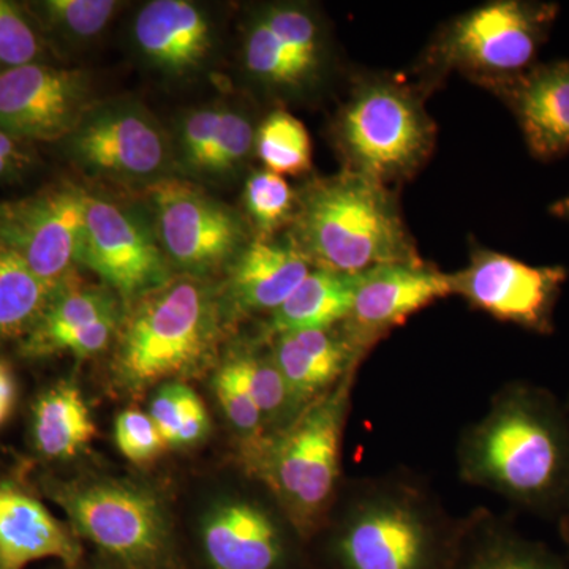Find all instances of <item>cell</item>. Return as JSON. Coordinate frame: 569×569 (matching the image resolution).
Returning a JSON list of instances; mask_svg holds the SVG:
<instances>
[{
    "label": "cell",
    "instance_id": "obj_8",
    "mask_svg": "<svg viewBox=\"0 0 569 569\" xmlns=\"http://www.w3.org/2000/svg\"><path fill=\"white\" fill-rule=\"evenodd\" d=\"M50 496L89 539L123 569H170L171 535L159 498L119 479L56 482Z\"/></svg>",
    "mask_w": 569,
    "mask_h": 569
},
{
    "label": "cell",
    "instance_id": "obj_30",
    "mask_svg": "<svg viewBox=\"0 0 569 569\" xmlns=\"http://www.w3.org/2000/svg\"><path fill=\"white\" fill-rule=\"evenodd\" d=\"M242 358L250 391L263 417L266 436L274 437L301 413L295 407L290 389L284 383L269 346L242 348Z\"/></svg>",
    "mask_w": 569,
    "mask_h": 569
},
{
    "label": "cell",
    "instance_id": "obj_14",
    "mask_svg": "<svg viewBox=\"0 0 569 569\" xmlns=\"http://www.w3.org/2000/svg\"><path fill=\"white\" fill-rule=\"evenodd\" d=\"M274 496L223 498L201 526V546L212 569H299L307 541Z\"/></svg>",
    "mask_w": 569,
    "mask_h": 569
},
{
    "label": "cell",
    "instance_id": "obj_24",
    "mask_svg": "<svg viewBox=\"0 0 569 569\" xmlns=\"http://www.w3.org/2000/svg\"><path fill=\"white\" fill-rule=\"evenodd\" d=\"M361 274L313 268L290 298L266 321V336L343 323L353 309Z\"/></svg>",
    "mask_w": 569,
    "mask_h": 569
},
{
    "label": "cell",
    "instance_id": "obj_18",
    "mask_svg": "<svg viewBox=\"0 0 569 569\" xmlns=\"http://www.w3.org/2000/svg\"><path fill=\"white\" fill-rule=\"evenodd\" d=\"M269 348L299 413L358 372L369 355L343 323L269 337Z\"/></svg>",
    "mask_w": 569,
    "mask_h": 569
},
{
    "label": "cell",
    "instance_id": "obj_20",
    "mask_svg": "<svg viewBox=\"0 0 569 569\" xmlns=\"http://www.w3.org/2000/svg\"><path fill=\"white\" fill-rule=\"evenodd\" d=\"M312 269L290 239L254 238L228 268L222 302L234 317H271Z\"/></svg>",
    "mask_w": 569,
    "mask_h": 569
},
{
    "label": "cell",
    "instance_id": "obj_6",
    "mask_svg": "<svg viewBox=\"0 0 569 569\" xmlns=\"http://www.w3.org/2000/svg\"><path fill=\"white\" fill-rule=\"evenodd\" d=\"M358 372L268 438L247 475L263 482L299 533L312 541L342 488V448Z\"/></svg>",
    "mask_w": 569,
    "mask_h": 569
},
{
    "label": "cell",
    "instance_id": "obj_31",
    "mask_svg": "<svg viewBox=\"0 0 569 569\" xmlns=\"http://www.w3.org/2000/svg\"><path fill=\"white\" fill-rule=\"evenodd\" d=\"M244 206L257 239H272L277 231L293 222L298 192L283 176L258 170L247 178Z\"/></svg>",
    "mask_w": 569,
    "mask_h": 569
},
{
    "label": "cell",
    "instance_id": "obj_23",
    "mask_svg": "<svg viewBox=\"0 0 569 569\" xmlns=\"http://www.w3.org/2000/svg\"><path fill=\"white\" fill-rule=\"evenodd\" d=\"M452 569H569L542 542L523 537L507 519L486 508L462 518Z\"/></svg>",
    "mask_w": 569,
    "mask_h": 569
},
{
    "label": "cell",
    "instance_id": "obj_5",
    "mask_svg": "<svg viewBox=\"0 0 569 569\" xmlns=\"http://www.w3.org/2000/svg\"><path fill=\"white\" fill-rule=\"evenodd\" d=\"M429 93L421 82L395 74L356 77L331 127L343 171L387 187L413 179L436 148Z\"/></svg>",
    "mask_w": 569,
    "mask_h": 569
},
{
    "label": "cell",
    "instance_id": "obj_2",
    "mask_svg": "<svg viewBox=\"0 0 569 569\" xmlns=\"http://www.w3.org/2000/svg\"><path fill=\"white\" fill-rule=\"evenodd\" d=\"M460 531L425 479L400 470L343 479L312 541L323 569H452Z\"/></svg>",
    "mask_w": 569,
    "mask_h": 569
},
{
    "label": "cell",
    "instance_id": "obj_3",
    "mask_svg": "<svg viewBox=\"0 0 569 569\" xmlns=\"http://www.w3.org/2000/svg\"><path fill=\"white\" fill-rule=\"evenodd\" d=\"M287 238L313 268L342 274L425 261L391 187L350 171L316 179L298 192Z\"/></svg>",
    "mask_w": 569,
    "mask_h": 569
},
{
    "label": "cell",
    "instance_id": "obj_16",
    "mask_svg": "<svg viewBox=\"0 0 569 569\" xmlns=\"http://www.w3.org/2000/svg\"><path fill=\"white\" fill-rule=\"evenodd\" d=\"M91 108V82L80 70L33 62L0 73V130L17 140L69 138Z\"/></svg>",
    "mask_w": 569,
    "mask_h": 569
},
{
    "label": "cell",
    "instance_id": "obj_10",
    "mask_svg": "<svg viewBox=\"0 0 569 569\" xmlns=\"http://www.w3.org/2000/svg\"><path fill=\"white\" fill-rule=\"evenodd\" d=\"M153 230L170 264L190 277L230 268L249 244L244 220L178 179H162L149 187Z\"/></svg>",
    "mask_w": 569,
    "mask_h": 569
},
{
    "label": "cell",
    "instance_id": "obj_7",
    "mask_svg": "<svg viewBox=\"0 0 569 569\" xmlns=\"http://www.w3.org/2000/svg\"><path fill=\"white\" fill-rule=\"evenodd\" d=\"M559 6L535 0H493L459 14L433 37L417 73L432 91L451 71L493 91L537 66Z\"/></svg>",
    "mask_w": 569,
    "mask_h": 569
},
{
    "label": "cell",
    "instance_id": "obj_37",
    "mask_svg": "<svg viewBox=\"0 0 569 569\" xmlns=\"http://www.w3.org/2000/svg\"><path fill=\"white\" fill-rule=\"evenodd\" d=\"M189 392L190 388L182 381H170V383H163L153 396L149 417L156 422L168 447H174Z\"/></svg>",
    "mask_w": 569,
    "mask_h": 569
},
{
    "label": "cell",
    "instance_id": "obj_33",
    "mask_svg": "<svg viewBox=\"0 0 569 569\" xmlns=\"http://www.w3.org/2000/svg\"><path fill=\"white\" fill-rule=\"evenodd\" d=\"M254 137L257 127L244 110L222 107L219 129L213 137L203 171L227 174L241 168L254 152Z\"/></svg>",
    "mask_w": 569,
    "mask_h": 569
},
{
    "label": "cell",
    "instance_id": "obj_22",
    "mask_svg": "<svg viewBox=\"0 0 569 569\" xmlns=\"http://www.w3.org/2000/svg\"><path fill=\"white\" fill-rule=\"evenodd\" d=\"M134 43L157 69L182 74L198 69L212 48V26L187 0L146 3L133 24Z\"/></svg>",
    "mask_w": 569,
    "mask_h": 569
},
{
    "label": "cell",
    "instance_id": "obj_34",
    "mask_svg": "<svg viewBox=\"0 0 569 569\" xmlns=\"http://www.w3.org/2000/svg\"><path fill=\"white\" fill-rule=\"evenodd\" d=\"M39 33L14 3L0 0V73L39 62Z\"/></svg>",
    "mask_w": 569,
    "mask_h": 569
},
{
    "label": "cell",
    "instance_id": "obj_35",
    "mask_svg": "<svg viewBox=\"0 0 569 569\" xmlns=\"http://www.w3.org/2000/svg\"><path fill=\"white\" fill-rule=\"evenodd\" d=\"M114 440L123 458L140 466L159 458L163 449L168 448L156 422L140 408L123 410L116 418Z\"/></svg>",
    "mask_w": 569,
    "mask_h": 569
},
{
    "label": "cell",
    "instance_id": "obj_28",
    "mask_svg": "<svg viewBox=\"0 0 569 569\" xmlns=\"http://www.w3.org/2000/svg\"><path fill=\"white\" fill-rule=\"evenodd\" d=\"M213 391L224 417L241 438L242 467H244L257 458L268 436H266L263 417L254 403L249 380H247L242 348L228 356L217 369L213 377Z\"/></svg>",
    "mask_w": 569,
    "mask_h": 569
},
{
    "label": "cell",
    "instance_id": "obj_41",
    "mask_svg": "<svg viewBox=\"0 0 569 569\" xmlns=\"http://www.w3.org/2000/svg\"><path fill=\"white\" fill-rule=\"evenodd\" d=\"M549 212L569 223V194L550 206Z\"/></svg>",
    "mask_w": 569,
    "mask_h": 569
},
{
    "label": "cell",
    "instance_id": "obj_1",
    "mask_svg": "<svg viewBox=\"0 0 569 569\" xmlns=\"http://www.w3.org/2000/svg\"><path fill=\"white\" fill-rule=\"evenodd\" d=\"M459 478L530 515L569 512V411L549 389L511 381L460 433Z\"/></svg>",
    "mask_w": 569,
    "mask_h": 569
},
{
    "label": "cell",
    "instance_id": "obj_38",
    "mask_svg": "<svg viewBox=\"0 0 569 569\" xmlns=\"http://www.w3.org/2000/svg\"><path fill=\"white\" fill-rule=\"evenodd\" d=\"M209 426H211V422H209V415L203 400L197 396L193 389H190L173 448L192 447V445L198 443L208 433Z\"/></svg>",
    "mask_w": 569,
    "mask_h": 569
},
{
    "label": "cell",
    "instance_id": "obj_12",
    "mask_svg": "<svg viewBox=\"0 0 569 569\" xmlns=\"http://www.w3.org/2000/svg\"><path fill=\"white\" fill-rule=\"evenodd\" d=\"M80 264L132 306L171 280V264L156 230L140 212L102 197H88Z\"/></svg>",
    "mask_w": 569,
    "mask_h": 569
},
{
    "label": "cell",
    "instance_id": "obj_42",
    "mask_svg": "<svg viewBox=\"0 0 569 569\" xmlns=\"http://www.w3.org/2000/svg\"><path fill=\"white\" fill-rule=\"evenodd\" d=\"M557 523H559L560 537L563 539L565 545H567V548L569 549V512L567 516H563V518H561Z\"/></svg>",
    "mask_w": 569,
    "mask_h": 569
},
{
    "label": "cell",
    "instance_id": "obj_39",
    "mask_svg": "<svg viewBox=\"0 0 569 569\" xmlns=\"http://www.w3.org/2000/svg\"><path fill=\"white\" fill-rule=\"evenodd\" d=\"M17 402V381L6 362L0 361V427L11 417Z\"/></svg>",
    "mask_w": 569,
    "mask_h": 569
},
{
    "label": "cell",
    "instance_id": "obj_21",
    "mask_svg": "<svg viewBox=\"0 0 569 569\" xmlns=\"http://www.w3.org/2000/svg\"><path fill=\"white\" fill-rule=\"evenodd\" d=\"M78 535L28 490L0 481V569H26L40 560L80 563Z\"/></svg>",
    "mask_w": 569,
    "mask_h": 569
},
{
    "label": "cell",
    "instance_id": "obj_11",
    "mask_svg": "<svg viewBox=\"0 0 569 569\" xmlns=\"http://www.w3.org/2000/svg\"><path fill=\"white\" fill-rule=\"evenodd\" d=\"M568 280L563 266H533L475 246L466 268L449 274L452 295L501 323L539 336L556 329L557 305Z\"/></svg>",
    "mask_w": 569,
    "mask_h": 569
},
{
    "label": "cell",
    "instance_id": "obj_32",
    "mask_svg": "<svg viewBox=\"0 0 569 569\" xmlns=\"http://www.w3.org/2000/svg\"><path fill=\"white\" fill-rule=\"evenodd\" d=\"M121 3L114 0H47L39 3L41 18L63 39L86 41L100 36Z\"/></svg>",
    "mask_w": 569,
    "mask_h": 569
},
{
    "label": "cell",
    "instance_id": "obj_17",
    "mask_svg": "<svg viewBox=\"0 0 569 569\" xmlns=\"http://www.w3.org/2000/svg\"><path fill=\"white\" fill-rule=\"evenodd\" d=\"M448 296H452L449 274L426 261L378 266L362 272L343 326L369 353L396 328Z\"/></svg>",
    "mask_w": 569,
    "mask_h": 569
},
{
    "label": "cell",
    "instance_id": "obj_43",
    "mask_svg": "<svg viewBox=\"0 0 569 569\" xmlns=\"http://www.w3.org/2000/svg\"><path fill=\"white\" fill-rule=\"evenodd\" d=\"M567 408H568V411H569V400H568V403H567Z\"/></svg>",
    "mask_w": 569,
    "mask_h": 569
},
{
    "label": "cell",
    "instance_id": "obj_4",
    "mask_svg": "<svg viewBox=\"0 0 569 569\" xmlns=\"http://www.w3.org/2000/svg\"><path fill=\"white\" fill-rule=\"evenodd\" d=\"M224 307L198 277L170 280L142 296L119 329L114 376L126 391L193 377L211 362Z\"/></svg>",
    "mask_w": 569,
    "mask_h": 569
},
{
    "label": "cell",
    "instance_id": "obj_25",
    "mask_svg": "<svg viewBox=\"0 0 569 569\" xmlns=\"http://www.w3.org/2000/svg\"><path fill=\"white\" fill-rule=\"evenodd\" d=\"M33 441L48 459H73L89 448L97 429L80 388L59 383L40 396L33 407Z\"/></svg>",
    "mask_w": 569,
    "mask_h": 569
},
{
    "label": "cell",
    "instance_id": "obj_15",
    "mask_svg": "<svg viewBox=\"0 0 569 569\" xmlns=\"http://www.w3.org/2000/svg\"><path fill=\"white\" fill-rule=\"evenodd\" d=\"M88 197L74 186H59L0 211V242L14 250L56 290L73 283L80 264Z\"/></svg>",
    "mask_w": 569,
    "mask_h": 569
},
{
    "label": "cell",
    "instance_id": "obj_9",
    "mask_svg": "<svg viewBox=\"0 0 569 569\" xmlns=\"http://www.w3.org/2000/svg\"><path fill=\"white\" fill-rule=\"evenodd\" d=\"M242 62L266 91L302 99L331 77L335 52L326 22L313 7L279 2L261 7L250 18Z\"/></svg>",
    "mask_w": 569,
    "mask_h": 569
},
{
    "label": "cell",
    "instance_id": "obj_36",
    "mask_svg": "<svg viewBox=\"0 0 569 569\" xmlns=\"http://www.w3.org/2000/svg\"><path fill=\"white\" fill-rule=\"evenodd\" d=\"M222 107H209L194 110L183 119L181 144L183 159L194 168L203 171L206 159L211 152L213 137L219 129Z\"/></svg>",
    "mask_w": 569,
    "mask_h": 569
},
{
    "label": "cell",
    "instance_id": "obj_29",
    "mask_svg": "<svg viewBox=\"0 0 569 569\" xmlns=\"http://www.w3.org/2000/svg\"><path fill=\"white\" fill-rule=\"evenodd\" d=\"M254 153L264 170L279 176L312 171V141L305 123L284 110H274L257 127Z\"/></svg>",
    "mask_w": 569,
    "mask_h": 569
},
{
    "label": "cell",
    "instance_id": "obj_27",
    "mask_svg": "<svg viewBox=\"0 0 569 569\" xmlns=\"http://www.w3.org/2000/svg\"><path fill=\"white\" fill-rule=\"evenodd\" d=\"M58 291L0 242V340L28 336Z\"/></svg>",
    "mask_w": 569,
    "mask_h": 569
},
{
    "label": "cell",
    "instance_id": "obj_26",
    "mask_svg": "<svg viewBox=\"0 0 569 569\" xmlns=\"http://www.w3.org/2000/svg\"><path fill=\"white\" fill-rule=\"evenodd\" d=\"M114 313H119V305L111 290L74 282L67 284L54 295L29 332L24 351L31 356L54 355L66 337Z\"/></svg>",
    "mask_w": 569,
    "mask_h": 569
},
{
    "label": "cell",
    "instance_id": "obj_40",
    "mask_svg": "<svg viewBox=\"0 0 569 569\" xmlns=\"http://www.w3.org/2000/svg\"><path fill=\"white\" fill-rule=\"evenodd\" d=\"M0 157L9 160L20 170L29 160L28 153L21 149V141L10 137L9 133L2 132V130H0Z\"/></svg>",
    "mask_w": 569,
    "mask_h": 569
},
{
    "label": "cell",
    "instance_id": "obj_13",
    "mask_svg": "<svg viewBox=\"0 0 569 569\" xmlns=\"http://www.w3.org/2000/svg\"><path fill=\"white\" fill-rule=\"evenodd\" d=\"M69 149L86 173L123 182L167 179L171 148L151 112L132 102L91 108L70 133Z\"/></svg>",
    "mask_w": 569,
    "mask_h": 569
},
{
    "label": "cell",
    "instance_id": "obj_19",
    "mask_svg": "<svg viewBox=\"0 0 569 569\" xmlns=\"http://www.w3.org/2000/svg\"><path fill=\"white\" fill-rule=\"evenodd\" d=\"M490 92L512 112L535 159L569 152V61L537 63Z\"/></svg>",
    "mask_w": 569,
    "mask_h": 569
}]
</instances>
